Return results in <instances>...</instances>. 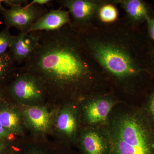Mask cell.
<instances>
[{
    "instance_id": "cell-19",
    "label": "cell",
    "mask_w": 154,
    "mask_h": 154,
    "mask_svg": "<svg viewBox=\"0 0 154 154\" xmlns=\"http://www.w3.org/2000/svg\"><path fill=\"white\" fill-rule=\"evenodd\" d=\"M146 113L152 125H154V90L151 94L148 102Z\"/></svg>"
},
{
    "instance_id": "cell-5",
    "label": "cell",
    "mask_w": 154,
    "mask_h": 154,
    "mask_svg": "<svg viewBox=\"0 0 154 154\" xmlns=\"http://www.w3.org/2000/svg\"><path fill=\"white\" fill-rule=\"evenodd\" d=\"M44 6L33 5L30 6H15L2 11L6 28L14 27L20 32H29L34 23L47 13Z\"/></svg>"
},
{
    "instance_id": "cell-7",
    "label": "cell",
    "mask_w": 154,
    "mask_h": 154,
    "mask_svg": "<svg viewBox=\"0 0 154 154\" xmlns=\"http://www.w3.org/2000/svg\"><path fill=\"white\" fill-rule=\"evenodd\" d=\"M85 154L111 153V143L107 129L90 128L83 132L80 140Z\"/></svg>"
},
{
    "instance_id": "cell-20",
    "label": "cell",
    "mask_w": 154,
    "mask_h": 154,
    "mask_svg": "<svg viewBox=\"0 0 154 154\" xmlns=\"http://www.w3.org/2000/svg\"><path fill=\"white\" fill-rule=\"evenodd\" d=\"M148 33L151 38L154 42V17H149L146 19Z\"/></svg>"
},
{
    "instance_id": "cell-13",
    "label": "cell",
    "mask_w": 154,
    "mask_h": 154,
    "mask_svg": "<svg viewBox=\"0 0 154 154\" xmlns=\"http://www.w3.org/2000/svg\"><path fill=\"white\" fill-rule=\"evenodd\" d=\"M57 124L59 130L68 137H74L77 130V118L75 111L70 107H66L58 115Z\"/></svg>"
},
{
    "instance_id": "cell-23",
    "label": "cell",
    "mask_w": 154,
    "mask_h": 154,
    "mask_svg": "<svg viewBox=\"0 0 154 154\" xmlns=\"http://www.w3.org/2000/svg\"><path fill=\"white\" fill-rule=\"evenodd\" d=\"M10 133L5 128L0 122V140L7 137Z\"/></svg>"
},
{
    "instance_id": "cell-14",
    "label": "cell",
    "mask_w": 154,
    "mask_h": 154,
    "mask_svg": "<svg viewBox=\"0 0 154 154\" xmlns=\"http://www.w3.org/2000/svg\"><path fill=\"white\" fill-rule=\"evenodd\" d=\"M0 122L10 133L18 134L22 129V121L19 113L9 107L0 109Z\"/></svg>"
},
{
    "instance_id": "cell-12",
    "label": "cell",
    "mask_w": 154,
    "mask_h": 154,
    "mask_svg": "<svg viewBox=\"0 0 154 154\" xmlns=\"http://www.w3.org/2000/svg\"><path fill=\"white\" fill-rule=\"evenodd\" d=\"M114 3L121 5L134 22H146L148 17H152L148 6L141 0H119L115 1Z\"/></svg>"
},
{
    "instance_id": "cell-9",
    "label": "cell",
    "mask_w": 154,
    "mask_h": 154,
    "mask_svg": "<svg viewBox=\"0 0 154 154\" xmlns=\"http://www.w3.org/2000/svg\"><path fill=\"white\" fill-rule=\"evenodd\" d=\"M84 109L85 118L89 124L99 125L105 122L114 106L112 99L99 97L91 99Z\"/></svg>"
},
{
    "instance_id": "cell-27",
    "label": "cell",
    "mask_w": 154,
    "mask_h": 154,
    "mask_svg": "<svg viewBox=\"0 0 154 154\" xmlns=\"http://www.w3.org/2000/svg\"></svg>"
},
{
    "instance_id": "cell-15",
    "label": "cell",
    "mask_w": 154,
    "mask_h": 154,
    "mask_svg": "<svg viewBox=\"0 0 154 154\" xmlns=\"http://www.w3.org/2000/svg\"><path fill=\"white\" fill-rule=\"evenodd\" d=\"M14 61L10 52L0 55V82L11 75L15 70Z\"/></svg>"
},
{
    "instance_id": "cell-3",
    "label": "cell",
    "mask_w": 154,
    "mask_h": 154,
    "mask_svg": "<svg viewBox=\"0 0 154 154\" xmlns=\"http://www.w3.org/2000/svg\"><path fill=\"white\" fill-rule=\"evenodd\" d=\"M81 37L87 51L110 75L120 80L141 77L146 72L126 50L115 44L96 41L83 33Z\"/></svg>"
},
{
    "instance_id": "cell-16",
    "label": "cell",
    "mask_w": 154,
    "mask_h": 154,
    "mask_svg": "<svg viewBox=\"0 0 154 154\" xmlns=\"http://www.w3.org/2000/svg\"><path fill=\"white\" fill-rule=\"evenodd\" d=\"M98 12H99V19L105 23L114 22L118 16L117 9L115 6L111 4L100 6Z\"/></svg>"
},
{
    "instance_id": "cell-11",
    "label": "cell",
    "mask_w": 154,
    "mask_h": 154,
    "mask_svg": "<svg viewBox=\"0 0 154 154\" xmlns=\"http://www.w3.org/2000/svg\"><path fill=\"white\" fill-rule=\"evenodd\" d=\"M25 113L28 123L35 130L44 132L49 128L51 116L46 108L33 106L26 109Z\"/></svg>"
},
{
    "instance_id": "cell-22",
    "label": "cell",
    "mask_w": 154,
    "mask_h": 154,
    "mask_svg": "<svg viewBox=\"0 0 154 154\" xmlns=\"http://www.w3.org/2000/svg\"><path fill=\"white\" fill-rule=\"evenodd\" d=\"M50 0H33L31 2L28 3L27 5L25 6H30L33 5H37L39 6H44L47 5L48 3L51 2Z\"/></svg>"
},
{
    "instance_id": "cell-10",
    "label": "cell",
    "mask_w": 154,
    "mask_h": 154,
    "mask_svg": "<svg viewBox=\"0 0 154 154\" xmlns=\"http://www.w3.org/2000/svg\"><path fill=\"white\" fill-rule=\"evenodd\" d=\"M69 12L64 10H53L44 14L32 25L28 33L53 31L70 23Z\"/></svg>"
},
{
    "instance_id": "cell-17",
    "label": "cell",
    "mask_w": 154,
    "mask_h": 154,
    "mask_svg": "<svg viewBox=\"0 0 154 154\" xmlns=\"http://www.w3.org/2000/svg\"><path fill=\"white\" fill-rule=\"evenodd\" d=\"M18 154H63L58 149L38 146H29L20 150Z\"/></svg>"
},
{
    "instance_id": "cell-21",
    "label": "cell",
    "mask_w": 154,
    "mask_h": 154,
    "mask_svg": "<svg viewBox=\"0 0 154 154\" xmlns=\"http://www.w3.org/2000/svg\"><path fill=\"white\" fill-rule=\"evenodd\" d=\"M3 2L6 3L8 5L12 7L15 6H22V5H27L28 4V1L25 0H7L3 1Z\"/></svg>"
},
{
    "instance_id": "cell-25",
    "label": "cell",
    "mask_w": 154,
    "mask_h": 154,
    "mask_svg": "<svg viewBox=\"0 0 154 154\" xmlns=\"http://www.w3.org/2000/svg\"><path fill=\"white\" fill-rule=\"evenodd\" d=\"M2 2L3 1L0 0V11H2V12L6 10V9L4 8V7H3L2 5Z\"/></svg>"
},
{
    "instance_id": "cell-6",
    "label": "cell",
    "mask_w": 154,
    "mask_h": 154,
    "mask_svg": "<svg viewBox=\"0 0 154 154\" xmlns=\"http://www.w3.org/2000/svg\"><path fill=\"white\" fill-rule=\"evenodd\" d=\"M57 2L68 9L73 19L71 25L76 30L86 27L101 6L98 2L91 0H60Z\"/></svg>"
},
{
    "instance_id": "cell-8",
    "label": "cell",
    "mask_w": 154,
    "mask_h": 154,
    "mask_svg": "<svg viewBox=\"0 0 154 154\" xmlns=\"http://www.w3.org/2000/svg\"><path fill=\"white\" fill-rule=\"evenodd\" d=\"M38 37L39 32H20L14 36L10 52L14 62L24 63L36 48Z\"/></svg>"
},
{
    "instance_id": "cell-24",
    "label": "cell",
    "mask_w": 154,
    "mask_h": 154,
    "mask_svg": "<svg viewBox=\"0 0 154 154\" xmlns=\"http://www.w3.org/2000/svg\"><path fill=\"white\" fill-rule=\"evenodd\" d=\"M6 149V146L2 141H0V154H2L5 151Z\"/></svg>"
},
{
    "instance_id": "cell-26",
    "label": "cell",
    "mask_w": 154,
    "mask_h": 154,
    "mask_svg": "<svg viewBox=\"0 0 154 154\" xmlns=\"http://www.w3.org/2000/svg\"><path fill=\"white\" fill-rule=\"evenodd\" d=\"M1 95H2V92H1V90H0V97H1Z\"/></svg>"
},
{
    "instance_id": "cell-4",
    "label": "cell",
    "mask_w": 154,
    "mask_h": 154,
    "mask_svg": "<svg viewBox=\"0 0 154 154\" xmlns=\"http://www.w3.org/2000/svg\"><path fill=\"white\" fill-rule=\"evenodd\" d=\"M21 72L9 87V94L20 102L33 103L41 100L46 94L43 83L34 75Z\"/></svg>"
},
{
    "instance_id": "cell-18",
    "label": "cell",
    "mask_w": 154,
    "mask_h": 154,
    "mask_svg": "<svg viewBox=\"0 0 154 154\" xmlns=\"http://www.w3.org/2000/svg\"><path fill=\"white\" fill-rule=\"evenodd\" d=\"M9 29L6 28L0 31V55L7 52V50L10 48L13 42L14 36L11 34Z\"/></svg>"
},
{
    "instance_id": "cell-2",
    "label": "cell",
    "mask_w": 154,
    "mask_h": 154,
    "mask_svg": "<svg viewBox=\"0 0 154 154\" xmlns=\"http://www.w3.org/2000/svg\"><path fill=\"white\" fill-rule=\"evenodd\" d=\"M107 130L112 154H154V130L145 109L122 113Z\"/></svg>"
},
{
    "instance_id": "cell-1",
    "label": "cell",
    "mask_w": 154,
    "mask_h": 154,
    "mask_svg": "<svg viewBox=\"0 0 154 154\" xmlns=\"http://www.w3.org/2000/svg\"><path fill=\"white\" fill-rule=\"evenodd\" d=\"M79 32L70 23L53 31L39 32L36 48L21 70L39 79L46 93L72 95L87 88L93 75Z\"/></svg>"
}]
</instances>
